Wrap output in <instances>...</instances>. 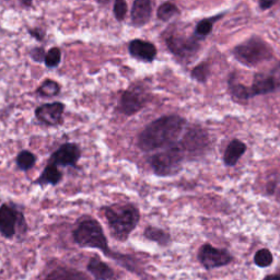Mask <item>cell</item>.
<instances>
[{
	"label": "cell",
	"mask_w": 280,
	"mask_h": 280,
	"mask_svg": "<svg viewBox=\"0 0 280 280\" xmlns=\"http://www.w3.org/2000/svg\"><path fill=\"white\" fill-rule=\"evenodd\" d=\"M186 121L179 115H167L150 123L138 137V147L142 151H152L171 146L179 139Z\"/></svg>",
	"instance_id": "1"
},
{
	"label": "cell",
	"mask_w": 280,
	"mask_h": 280,
	"mask_svg": "<svg viewBox=\"0 0 280 280\" xmlns=\"http://www.w3.org/2000/svg\"><path fill=\"white\" fill-rule=\"evenodd\" d=\"M104 216L115 239L125 241L137 227L140 215L139 210L133 205L105 207Z\"/></svg>",
	"instance_id": "2"
},
{
	"label": "cell",
	"mask_w": 280,
	"mask_h": 280,
	"mask_svg": "<svg viewBox=\"0 0 280 280\" xmlns=\"http://www.w3.org/2000/svg\"><path fill=\"white\" fill-rule=\"evenodd\" d=\"M234 57L241 64L248 67H255L269 61L273 57V49L260 38H251L233 49Z\"/></svg>",
	"instance_id": "3"
},
{
	"label": "cell",
	"mask_w": 280,
	"mask_h": 280,
	"mask_svg": "<svg viewBox=\"0 0 280 280\" xmlns=\"http://www.w3.org/2000/svg\"><path fill=\"white\" fill-rule=\"evenodd\" d=\"M74 242L83 248H92L108 253L106 236L101 225L95 219H86L73 232Z\"/></svg>",
	"instance_id": "4"
},
{
	"label": "cell",
	"mask_w": 280,
	"mask_h": 280,
	"mask_svg": "<svg viewBox=\"0 0 280 280\" xmlns=\"http://www.w3.org/2000/svg\"><path fill=\"white\" fill-rule=\"evenodd\" d=\"M185 152L180 145H172L149 158V163L159 176L174 175L181 170Z\"/></svg>",
	"instance_id": "5"
},
{
	"label": "cell",
	"mask_w": 280,
	"mask_h": 280,
	"mask_svg": "<svg viewBox=\"0 0 280 280\" xmlns=\"http://www.w3.org/2000/svg\"><path fill=\"white\" fill-rule=\"evenodd\" d=\"M166 45L174 56L181 61H191L199 50V40L193 36H185L182 34L172 33L166 38Z\"/></svg>",
	"instance_id": "6"
},
{
	"label": "cell",
	"mask_w": 280,
	"mask_h": 280,
	"mask_svg": "<svg viewBox=\"0 0 280 280\" xmlns=\"http://www.w3.org/2000/svg\"><path fill=\"white\" fill-rule=\"evenodd\" d=\"M280 90V62L268 71L258 72L255 77L252 87L250 88L251 97L267 95Z\"/></svg>",
	"instance_id": "7"
},
{
	"label": "cell",
	"mask_w": 280,
	"mask_h": 280,
	"mask_svg": "<svg viewBox=\"0 0 280 280\" xmlns=\"http://www.w3.org/2000/svg\"><path fill=\"white\" fill-rule=\"evenodd\" d=\"M198 259L206 269H215L230 264L231 254L227 250L216 249L210 244H203L198 252Z\"/></svg>",
	"instance_id": "8"
},
{
	"label": "cell",
	"mask_w": 280,
	"mask_h": 280,
	"mask_svg": "<svg viewBox=\"0 0 280 280\" xmlns=\"http://www.w3.org/2000/svg\"><path fill=\"white\" fill-rule=\"evenodd\" d=\"M146 102L147 92L139 87H134L123 93L118 109L125 115H133L139 112Z\"/></svg>",
	"instance_id": "9"
},
{
	"label": "cell",
	"mask_w": 280,
	"mask_h": 280,
	"mask_svg": "<svg viewBox=\"0 0 280 280\" xmlns=\"http://www.w3.org/2000/svg\"><path fill=\"white\" fill-rule=\"evenodd\" d=\"M208 145L207 134L198 127H192L182 138L180 146L185 151L196 154L205 149Z\"/></svg>",
	"instance_id": "10"
},
{
	"label": "cell",
	"mask_w": 280,
	"mask_h": 280,
	"mask_svg": "<svg viewBox=\"0 0 280 280\" xmlns=\"http://www.w3.org/2000/svg\"><path fill=\"white\" fill-rule=\"evenodd\" d=\"M65 109V105L59 102L55 103L43 104L35 111V115L39 118V121L44 123L48 126H55L62 123V117Z\"/></svg>",
	"instance_id": "11"
},
{
	"label": "cell",
	"mask_w": 280,
	"mask_h": 280,
	"mask_svg": "<svg viewBox=\"0 0 280 280\" xmlns=\"http://www.w3.org/2000/svg\"><path fill=\"white\" fill-rule=\"evenodd\" d=\"M80 158V149L74 143H65L57 151H55L50 161L53 164L69 166L76 165Z\"/></svg>",
	"instance_id": "12"
},
{
	"label": "cell",
	"mask_w": 280,
	"mask_h": 280,
	"mask_svg": "<svg viewBox=\"0 0 280 280\" xmlns=\"http://www.w3.org/2000/svg\"><path fill=\"white\" fill-rule=\"evenodd\" d=\"M21 215L8 205L0 207V232L6 237H12L15 233V226Z\"/></svg>",
	"instance_id": "13"
},
{
	"label": "cell",
	"mask_w": 280,
	"mask_h": 280,
	"mask_svg": "<svg viewBox=\"0 0 280 280\" xmlns=\"http://www.w3.org/2000/svg\"><path fill=\"white\" fill-rule=\"evenodd\" d=\"M129 53L133 57L142 62H152L157 56L156 46L142 40H134L129 43Z\"/></svg>",
	"instance_id": "14"
},
{
	"label": "cell",
	"mask_w": 280,
	"mask_h": 280,
	"mask_svg": "<svg viewBox=\"0 0 280 280\" xmlns=\"http://www.w3.org/2000/svg\"><path fill=\"white\" fill-rule=\"evenodd\" d=\"M152 14L151 0H135L132 9V21L136 27H141L149 22Z\"/></svg>",
	"instance_id": "15"
},
{
	"label": "cell",
	"mask_w": 280,
	"mask_h": 280,
	"mask_svg": "<svg viewBox=\"0 0 280 280\" xmlns=\"http://www.w3.org/2000/svg\"><path fill=\"white\" fill-rule=\"evenodd\" d=\"M88 270L96 278V280H115V275L112 268L97 256L90 259Z\"/></svg>",
	"instance_id": "16"
},
{
	"label": "cell",
	"mask_w": 280,
	"mask_h": 280,
	"mask_svg": "<svg viewBox=\"0 0 280 280\" xmlns=\"http://www.w3.org/2000/svg\"><path fill=\"white\" fill-rule=\"evenodd\" d=\"M245 150H247V146L245 143L234 139L230 143H229L228 148L226 149L225 156H223V161L225 164L227 166H233L237 163V161L240 160V158L244 155Z\"/></svg>",
	"instance_id": "17"
},
{
	"label": "cell",
	"mask_w": 280,
	"mask_h": 280,
	"mask_svg": "<svg viewBox=\"0 0 280 280\" xmlns=\"http://www.w3.org/2000/svg\"><path fill=\"white\" fill-rule=\"evenodd\" d=\"M46 280H90L89 277L79 270L71 268H57L53 270Z\"/></svg>",
	"instance_id": "18"
},
{
	"label": "cell",
	"mask_w": 280,
	"mask_h": 280,
	"mask_svg": "<svg viewBox=\"0 0 280 280\" xmlns=\"http://www.w3.org/2000/svg\"><path fill=\"white\" fill-rule=\"evenodd\" d=\"M229 89H230L232 98L236 101H247L252 98L250 88H247L239 81H236L235 76H231L230 80H229Z\"/></svg>",
	"instance_id": "19"
},
{
	"label": "cell",
	"mask_w": 280,
	"mask_h": 280,
	"mask_svg": "<svg viewBox=\"0 0 280 280\" xmlns=\"http://www.w3.org/2000/svg\"><path fill=\"white\" fill-rule=\"evenodd\" d=\"M62 177H63V174L57 169V165L53 164V163H50V164H48L45 167L44 172L42 173V175L40 176V179L38 180L36 183H39V184H53V185H55V184L61 182Z\"/></svg>",
	"instance_id": "20"
},
{
	"label": "cell",
	"mask_w": 280,
	"mask_h": 280,
	"mask_svg": "<svg viewBox=\"0 0 280 280\" xmlns=\"http://www.w3.org/2000/svg\"><path fill=\"white\" fill-rule=\"evenodd\" d=\"M222 16V14H219L217 16H213V18H208V19H203L201 20L198 24L196 29H195V33L194 35L195 38H197L198 40H201L203 38H206L207 35H209V34L211 33V31H213V27H214V23L220 19Z\"/></svg>",
	"instance_id": "21"
},
{
	"label": "cell",
	"mask_w": 280,
	"mask_h": 280,
	"mask_svg": "<svg viewBox=\"0 0 280 280\" xmlns=\"http://www.w3.org/2000/svg\"><path fill=\"white\" fill-rule=\"evenodd\" d=\"M145 236L151 241L159 243L160 245H167L170 241H171L170 234H167L163 230H161V229H158L155 227H148L145 230Z\"/></svg>",
	"instance_id": "22"
},
{
	"label": "cell",
	"mask_w": 280,
	"mask_h": 280,
	"mask_svg": "<svg viewBox=\"0 0 280 280\" xmlns=\"http://www.w3.org/2000/svg\"><path fill=\"white\" fill-rule=\"evenodd\" d=\"M59 91H61V86L53 80H45L43 83L41 84V87L38 89V95L41 97L50 98L57 96Z\"/></svg>",
	"instance_id": "23"
},
{
	"label": "cell",
	"mask_w": 280,
	"mask_h": 280,
	"mask_svg": "<svg viewBox=\"0 0 280 280\" xmlns=\"http://www.w3.org/2000/svg\"><path fill=\"white\" fill-rule=\"evenodd\" d=\"M179 13H180L179 8H177L174 4L167 2V3H164V4H162L159 7L157 15H158V18L160 20L169 21L170 19L173 18L174 15L179 14Z\"/></svg>",
	"instance_id": "24"
},
{
	"label": "cell",
	"mask_w": 280,
	"mask_h": 280,
	"mask_svg": "<svg viewBox=\"0 0 280 280\" xmlns=\"http://www.w3.org/2000/svg\"><path fill=\"white\" fill-rule=\"evenodd\" d=\"M35 156H34L32 152L30 151H21L19 156L16 157V164H18V166L23 170V171H28V170L32 169L33 165L35 164Z\"/></svg>",
	"instance_id": "25"
},
{
	"label": "cell",
	"mask_w": 280,
	"mask_h": 280,
	"mask_svg": "<svg viewBox=\"0 0 280 280\" xmlns=\"http://www.w3.org/2000/svg\"><path fill=\"white\" fill-rule=\"evenodd\" d=\"M273 254L270 253L267 249H262L258 252H256L255 256H254V263L258 267H267L270 266L271 263H273Z\"/></svg>",
	"instance_id": "26"
},
{
	"label": "cell",
	"mask_w": 280,
	"mask_h": 280,
	"mask_svg": "<svg viewBox=\"0 0 280 280\" xmlns=\"http://www.w3.org/2000/svg\"><path fill=\"white\" fill-rule=\"evenodd\" d=\"M210 73V67L207 63H202L196 66L192 70V77L199 82H206Z\"/></svg>",
	"instance_id": "27"
},
{
	"label": "cell",
	"mask_w": 280,
	"mask_h": 280,
	"mask_svg": "<svg viewBox=\"0 0 280 280\" xmlns=\"http://www.w3.org/2000/svg\"><path fill=\"white\" fill-rule=\"evenodd\" d=\"M62 59V52L58 47H53L49 49V52L46 54L45 57V64L49 68H54L57 67L61 63Z\"/></svg>",
	"instance_id": "28"
},
{
	"label": "cell",
	"mask_w": 280,
	"mask_h": 280,
	"mask_svg": "<svg viewBox=\"0 0 280 280\" xmlns=\"http://www.w3.org/2000/svg\"><path fill=\"white\" fill-rule=\"evenodd\" d=\"M127 13V4L125 0H115L114 4V14L118 21L124 20Z\"/></svg>",
	"instance_id": "29"
},
{
	"label": "cell",
	"mask_w": 280,
	"mask_h": 280,
	"mask_svg": "<svg viewBox=\"0 0 280 280\" xmlns=\"http://www.w3.org/2000/svg\"><path fill=\"white\" fill-rule=\"evenodd\" d=\"M30 55H31L33 61H35L38 63L45 62L46 54H45V50H44L43 47H35V48H33L31 50Z\"/></svg>",
	"instance_id": "30"
},
{
	"label": "cell",
	"mask_w": 280,
	"mask_h": 280,
	"mask_svg": "<svg viewBox=\"0 0 280 280\" xmlns=\"http://www.w3.org/2000/svg\"><path fill=\"white\" fill-rule=\"evenodd\" d=\"M277 2L278 0H259V7L263 10H266L273 7L274 5H276Z\"/></svg>",
	"instance_id": "31"
},
{
	"label": "cell",
	"mask_w": 280,
	"mask_h": 280,
	"mask_svg": "<svg viewBox=\"0 0 280 280\" xmlns=\"http://www.w3.org/2000/svg\"><path fill=\"white\" fill-rule=\"evenodd\" d=\"M30 33H31L32 36L36 38L39 41H42V39H43V35H44L43 32H42L41 30H32V31H30Z\"/></svg>",
	"instance_id": "32"
},
{
	"label": "cell",
	"mask_w": 280,
	"mask_h": 280,
	"mask_svg": "<svg viewBox=\"0 0 280 280\" xmlns=\"http://www.w3.org/2000/svg\"><path fill=\"white\" fill-rule=\"evenodd\" d=\"M264 280H280V276L278 275H269L264 278Z\"/></svg>",
	"instance_id": "33"
},
{
	"label": "cell",
	"mask_w": 280,
	"mask_h": 280,
	"mask_svg": "<svg viewBox=\"0 0 280 280\" xmlns=\"http://www.w3.org/2000/svg\"><path fill=\"white\" fill-rule=\"evenodd\" d=\"M32 2H33V0H22L23 5L24 6H28V7H30L32 5Z\"/></svg>",
	"instance_id": "34"
},
{
	"label": "cell",
	"mask_w": 280,
	"mask_h": 280,
	"mask_svg": "<svg viewBox=\"0 0 280 280\" xmlns=\"http://www.w3.org/2000/svg\"><path fill=\"white\" fill-rule=\"evenodd\" d=\"M96 2H98L99 4H102V5H106L109 0H96Z\"/></svg>",
	"instance_id": "35"
}]
</instances>
